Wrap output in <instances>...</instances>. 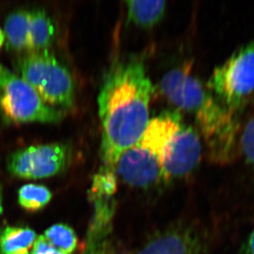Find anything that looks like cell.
I'll return each instance as SVG.
<instances>
[{"label": "cell", "instance_id": "obj_14", "mask_svg": "<svg viewBox=\"0 0 254 254\" xmlns=\"http://www.w3.org/2000/svg\"><path fill=\"white\" fill-rule=\"evenodd\" d=\"M52 199L48 188L41 185L28 184L18 190V203L27 211L36 212L45 208Z\"/></svg>", "mask_w": 254, "mask_h": 254}, {"label": "cell", "instance_id": "obj_11", "mask_svg": "<svg viewBox=\"0 0 254 254\" xmlns=\"http://www.w3.org/2000/svg\"><path fill=\"white\" fill-rule=\"evenodd\" d=\"M37 235L26 226H7L0 231V254L27 251L36 242Z\"/></svg>", "mask_w": 254, "mask_h": 254}, {"label": "cell", "instance_id": "obj_2", "mask_svg": "<svg viewBox=\"0 0 254 254\" xmlns=\"http://www.w3.org/2000/svg\"><path fill=\"white\" fill-rule=\"evenodd\" d=\"M160 86L173 104L194 117L211 161L226 164L235 158L240 145L235 113L210 93L189 70H170L164 75Z\"/></svg>", "mask_w": 254, "mask_h": 254}, {"label": "cell", "instance_id": "obj_21", "mask_svg": "<svg viewBox=\"0 0 254 254\" xmlns=\"http://www.w3.org/2000/svg\"><path fill=\"white\" fill-rule=\"evenodd\" d=\"M29 254L28 250H27V251H22V252L17 253V254Z\"/></svg>", "mask_w": 254, "mask_h": 254}, {"label": "cell", "instance_id": "obj_6", "mask_svg": "<svg viewBox=\"0 0 254 254\" xmlns=\"http://www.w3.org/2000/svg\"><path fill=\"white\" fill-rule=\"evenodd\" d=\"M0 109L14 123H56L61 111L49 106L22 77L0 64Z\"/></svg>", "mask_w": 254, "mask_h": 254}, {"label": "cell", "instance_id": "obj_5", "mask_svg": "<svg viewBox=\"0 0 254 254\" xmlns=\"http://www.w3.org/2000/svg\"><path fill=\"white\" fill-rule=\"evenodd\" d=\"M207 87L233 113L242 107L254 93V42L239 49L216 67Z\"/></svg>", "mask_w": 254, "mask_h": 254}, {"label": "cell", "instance_id": "obj_16", "mask_svg": "<svg viewBox=\"0 0 254 254\" xmlns=\"http://www.w3.org/2000/svg\"><path fill=\"white\" fill-rule=\"evenodd\" d=\"M240 146L247 163L254 169V115L243 128L240 138Z\"/></svg>", "mask_w": 254, "mask_h": 254}, {"label": "cell", "instance_id": "obj_3", "mask_svg": "<svg viewBox=\"0 0 254 254\" xmlns=\"http://www.w3.org/2000/svg\"><path fill=\"white\" fill-rule=\"evenodd\" d=\"M139 141L158 160L164 182L187 176L201 160L198 134L176 111L151 119Z\"/></svg>", "mask_w": 254, "mask_h": 254}, {"label": "cell", "instance_id": "obj_1", "mask_svg": "<svg viewBox=\"0 0 254 254\" xmlns=\"http://www.w3.org/2000/svg\"><path fill=\"white\" fill-rule=\"evenodd\" d=\"M153 86L141 60L119 63L106 76L99 93L102 127L101 155L112 172L120 156L137 143L150 121Z\"/></svg>", "mask_w": 254, "mask_h": 254}, {"label": "cell", "instance_id": "obj_4", "mask_svg": "<svg viewBox=\"0 0 254 254\" xmlns=\"http://www.w3.org/2000/svg\"><path fill=\"white\" fill-rule=\"evenodd\" d=\"M22 78L51 107L70 108L74 102V85L69 71L46 51L29 52L19 60Z\"/></svg>", "mask_w": 254, "mask_h": 254}, {"label": "cell", "instance_id": "obj_7", "mask_svg": "<svg viewBox=\"0 0 254 254\" xmlns=\"http://www.w3.org/2000/svg\"><path fill=\"white\" fill-rule=\"evenodd\" d=\"M69 153L67 146L62 143L29 146L10 155L7 170L15 177L26 180L52 177L64 170Z\"/></svg>", "mask_w": 254, "mask_h": 254}, {"label": "cell", "instance_id": "obj_8", "mask_svg": "<svg viewBox=\"0 0 254 254\" xmlns=\"http://www.w3.org/2000/svg\"><path fill=\"white\" fill-rule=\"evenodd\" d=\"M112 173L132 187L146 189L164 182L158 160L140 141L120 156Z\"/></svg>", "mask_w": 254, "mask_h": 254}, {"label": "cell", "instance_id": "obj_20", "mask_svg": "<svg viewBox=\"0 0 254 254\" xmlns=\"http://www.w3.org/2000/svg\"><path fill=\"white\" fill-rule=\"evenodd\" d=\"M4 39V33L2 32V30H1V28H0V48H1V46H2V44H3Z\"/></svg>", "mask_w": 254, "mask_h": 254}, {"label": "cell", "instance_id": "obj_15", "mask_svg": "<svg viewBox=\"0 0 254 254\" xmlns=\"http://www.w3.org/2000/svg\"><path fill=\"white\" fill-rule=\"evenodd\" d=\"M44 237L62 252L72 254L77 245V238L74 230L66 224H55L44 233Z\"/></svg>", "mask_w": 254, "mask_h": 254}, {"label": "cell", "instance_id": "obj_10", "mask_svg": "<svg viewBox=\"0 0 254 254\" xmlns=\"http://www.w3.org/2000/svg\"><path fill=\"white\" fill-rule=\"evenodd\" d=\"M55 35V25L47 12L41 9L31 11L27 51H46L53 42Z\"/></svg>", "mask_w": 254, "mask_h": 254}, {"label": "cell", "instance_id": "obj_9", "mask_svg": "<svg viewBox=\"0 0 254 254\" xmlns=\"http://www.w3.org/2000/svg\"><path fill=\"white\" fill-rule=\"evenodd\" d=\"M206 242L195 226L178 224L157 233L132 254H206Z\"/></svg>", "mask_w": 254, "mask_h": 254}, {"label": "cell", "instance_id": "obj_13", "mask_svg": "<svg viewBox=\"0 0 254 254\" xmlns=\"http://www.w3.org/2000/svg\"><path fill=\"white\" fill-rule=\"evenodd\" d=\"M30 19L31 12L27 10L12 12L6 19L4 37L16 51H27Z\"/></svg>", "mask_w": 254, "mask_h": 254}, {"label": "cell", "instance_id": "obj_17", "mask_svg": "<svg viewBox=\"0 0 254 254\" xmlns=\"http://www.w3.org/2000/svg\"><path fill=\"white\" fill-rule=\"evenodd\" d=\"M31 254H67L62 252L57 248L55 247L44 237V235H40L36 239V242L32 246Z\"/></svg>", "mask_w": 254, "mask_h": 254}, {"label": "cell", "instance_id": "obj_19", "mask_svg": "<svg viewBox=\"0 0 254 254\" xmlns=\"http://www.w3.org/2000/svg\"><path fill=\"white\" fill-rule=\"evenodd\" d=\"M2 201H3V193H2V187L0 182V216L2 213Z\"/></svg>", "mask_w": 254, "mask_h": 254}, {"label": "cell", "instance_id": "obj_12", "mask_svg": "<svg viewBox=\"0 0 254 254\" xmlns=\"http://www.w3.org/2000/svg\"><path fill=\"white\" fill-rule=\"evenodd\" d=\"M128 19L141 27H151L161 21L166 11L165 1H127Z\"/></svg>", "mask_w": 254, "mask_h": 254}, {"label": "cell", "instance_id": "obj_18", "mask_svg": "<svg viewBox=\"0 0 254 254\" xmlns=\"http://www.w3.org/2000/svg\"><path fill=\"white\" fill-rule=\"evenodd\" d=\"M239 254H254V230L243 245Z\"/></svg>", "mask_w": 254, "mask_h": 254}]
</instances>
